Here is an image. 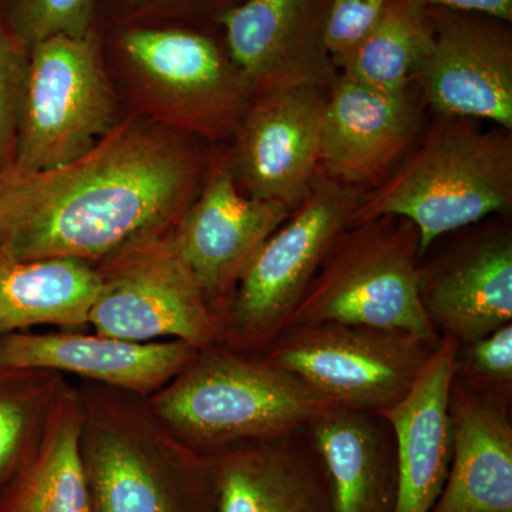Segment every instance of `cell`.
<instances>
[{
  "label": "cell",
  "mask_w": 512,
  "mask_h": 512,
  "mask_svg": "<svg viewBox=\"0 0 512 512\" xmlns=\"http://www.w3.org/2000/svg\"><path fill=\"white\" fill-rule=\"evenodd\" d=\"M201 174V154L183 137L127 121L64 167L0 173V251L99 264L171 231Z\"/></svg>",
  "instance_id": "1"
},
{
  "label": "cell",
  "mask_w": 512,
  "mask_h": 512,
  "mask_svg": "<svg viewBox=\"0 0 512 512\" xmlns=\"http://www.w3.org/2000/svg\"><path fill=\"white\" fill-rule=\"evenodd\" d=\"M76 387L90 512H215L211 457L181 443L147 397L83 380Z\"/></svg>",
  "instance_id": "2"
},
{
  "label": "cell",
  "mask_w": 512,
  "mask_h": 512,
  "mask_svg": "<svg viewBox=\"0 0 512 512\" xmlns=\"http://www.w3.org/2000/svg\"><path fill=\"white\" fill-rule=\"evenodd\" d=\"M181 443L212 456L308 427L333 406L262 352L217 343L148 399Z\"/></svg>",
  "instance_id": "3"
},
{
  "label": "cell",
  "mask_w": 512,
  "mask_h": 512,
  "mask_svg": "<svg viewBox=\"0 0 512 512\" xmlns=\"http://www.w3.org/2000/svg\"><path fill=\"white\" fill-rule=\"evenodd\" d=\"M512 207V131L434 113L417 146L365 192L355 224L396 215L416 225L420 258L437 239Z\"/></svg>",
  "instance_id": "4"
},
{
  "label": "cell",
  "mask_w": 512,
  "mask_h": 512,
  "mask_svg": "<svg viewBox=\"0 0 512 512\" xmlns=\"http://www.w3.org/2000/svg\"><path fill=\"white\" fill-rule=\"evenodd\" d=\"M420 259L419 231L407 218L383 215L350 225L330 248L288 326H370L439 348L440 335L420 301Z\"/></svg>",
  "instance_id": "5"
},
{
  "label": "cell",
  "mask_w": 512,
  "mask_h": 512,
  "mask_svg": "<svg viewBox=\"0 0 512 512\" xmlns=\"http://www.w3.org/2000/svg\"><path fill=\"white\" fill-rule=\"evenodd\" d=\"M365 191L316 174L308 197L256 252L232 295L222 342L262 349L291 322L336 239L355 224Z\"/></svg>",
  "instance_id": "6"
},
{
  "label": "cell",
  "mask_w": 512,
  "mask_h": 512,
  "mask_svg": "<svg viewBox=\"0 0 512 512\" xmlns=\"http://www.w3.org/2000/svg\"><path fill=\"white\" fill-rule=\"evenodd\" d=\"M103 36H53L29 50L12 168L45 173L79 160L113 130Z\"/></svg>",
  "instance_id": "7"
},
{
  "label": "cell",
  "mask_w": 512,
  "mask_h": 512,
  "mask_svg": "<svg viewBox=\"0 0 512 512\" xmlns=\"http://www.w3.org/2000/svg\"><path fill=\"white\" fill-rule=\"evenodd\" d=\"M436 349L396 330L315 322L288 326L261 352L333 406L383 413L409 394Z\"/></svg>",
  "instance_id": "8"
},
{
  "label": "cell",
  "mask_w": 512,
  "mask_h": 512,
  "mask_svg": "<svg viewBox=\"0 0 512 512\" xmlns=\"http://www.w3.org/2000/svg\"><path fill=\"white\" fill-rule=\"evenodd\" d=\"M96 266L103 284L89 326L99 335L183 340L198 350L224 340L222 320L175 247L173 229L134 242Z\"/></svg>",
  "instance_id": "9"
},
{
  "label": "cell",
  "mask_w": 512,
  "mask_h": 512,
  "mask_svg": "<svg viewBox=\"0 0 512 512\" xmlns=\"http://www.w3.org/2000/svg\"><path fill=\"white\" fill-rule=\"evenodd\" d=\"M110 42L184 127L210 140L234 138L254 96L229 59L220 29L114 26Z\"/></svg>",
  "instance_id": "10"
},
{
  "label": "cell",
  "mask_w": 512,
  "mask_h": 512,
  "mask_svg": "<svg viewBox=\"0 0 512 512\" xmlns=\"http://www.w3.org/2000/svg\"><path fill=\"white\" fill-rule=\"evenodd\" d=\"M434 42L414 84L427 107L512 131L511 22L429 6Z\"/></svg>",
  "instance_id": "11"
},
{
  "label": "cell",
  "mask_w": 512,
  "mask_h": 512,
  "mask_svg": "<svg viewBox=\"0 0 512 512\" xmlns=\"http://www.w3.org/2000/svg\"><path fill=\"white\" fill-rule=\"evenodd\" d=\"M333 0H244L220 20L229 59L252 96L289 89L329 92L338 70L326 49Z\"/></svg>",
  "instance_id": "12"
},
{
  "label": "cell",
  "mask_w": 512,
  "mask_h": 512,
  "mask_svg": "<svg viewBox=\"0 0 512 512\" xmlns=\"http://www.w3.org/2000/svg\"><path fill=\"white\" fill-rule=\"evenodd\" d=\"M328 93L289 89L252 97L228 154L241 192L291 211L302 204L319 171Z\"/></svg>",
  "instance_id": "13"
},
{
  "label": "cell",
  "mask_w": 512,
  "mask_h": 512,
  "mask_svg": "<svg viewBox=\"0 0 512 512\" xmlns=\"http://www.w3.org/2000/svg\"><path fill=\"white\" fill-rule=\"evenodd\" d=\"M292 211L239 190L228 154L210 168L200 194L173 228L175 247L224 320L248 265Z\"/></svg>",
  "instance_id": "14"
},
{
  "label": "cell",
  "mask_w": 512,
  "mask_h": 512,
  "mask_svg": "<svg viewBox=\"0 0 512 512\" xmlns=\"http://www.w3.org/2000/svg\"><path fill=\"white\" fill-rule=\"evenodd\" d=\"M426 107L416 84L383 93L338 74L323 113L320 173L365 192L379 187L419 143Z\"/></svg>",
  "instance_id": "15"
},
{
  "label": "cell",
  "mask_w": 512,
  "mask_h": 512,
  "mask_svg": "<svg viewBox=\"0 0 512 512\" xmlns=\"http://www.w3.org/2000/svg\"><path fill=\"white\" fill-rule=\"evenodd\" d=\"M183 340L133 342L84 330L19 332L0 339V365L52 370L150 399L191 365Z\"/></svg>",
  "instance_id": "16"
},
{
  "label": "cell",
  "mask_w": 512,
  "mask_h": 512,
  "mask_svg": "<svg viewBox=\"0 0 512 512\" xmlns=\"http://www.w3.org/2000/svg\"><path fill=\"white\" fill-rule=\"evenodd\" d=\"M420 301L441 339L457 345L512 322V234L488 229L430 266L420 265Z\"/></svg>",
  "instance_id": "17"
},
{
  "label": "cell",
  "mask_w": 512,
  "mask_h": 512,
  "mask_svg": "<svg viewBox=\"0 0 512 512\" xmlns=\"http://www.w3.org/2000/svg\"><path fill=\"white\" fill-rule=\"evenodd\" d=\"M210 457L215 512H332L328 477L306 427Z\"/></svg>",
  "instance_id": "18"
},
{
  "label": "cell",
  "mask_w": 512,
  "mask_h": 512,
  "mask_svg": "<svg viewBox=\"0 0 512 512\" xmlns=\"http://www.w3.org/2000/svg\"><path fill=\"white\" fill-rule=\"evenodd\" d=\"M453 450L446 485L430 512H512L510 406L451 379Z\"/></svg>",
  "instance_id": "19"
},
{
  "label": "cell",
  "mask_w": 512,
  "mask_h": 512,
  "mask_svg": "<svg viewBox=\"0 0 512 512\" xmlns=\"http://www.w3.org/2000/svg\"><path fill=\"white\" fill-rule=\"evenodd\" d=\"M456 348L453 340L441 339L413 389L382 413L396 437L394 512H430L446 485L453 450L448 393Z\"/></svg>",
  "instance_id": "20"
},
{
  "label": "cell",
  "mask_w": 512,
  "mask_h": 512,
  "mask_svg": "<svg viewBox=\"0 0 512 512\" xmlns=\"http://www.w3.org/2000/svg\"><path fill=\"white\" fill-rule=\"evenodd\" d=\"M306 434L325 468L332 512L396 510V437L382 413L330 407Z\"/></svg>",
  "instance_id": "21"
},
{
  "label": "cell",
  "mask_w": 512,
  "mask_h": 512,
  "mask_svg": "<svg viewBox=\"0 0 512 512\" xmlns=\"http://www.w3.org/2000/svg\"><path fill=\"white\" fill-rule=\"evenodd\" d=\"M101 284L100 271L90 262L15 259L0 251V339L36 326L86 329Z\"/></svg>",
  "instance_id": "22"
},
{
  "label": "cell",
  "mask_w": 512,
  "mask_h": 512,
  "mask_svg": "<svg viewBox=\"0 0 512 512\" xmlns=\"http://www.w3.org/2000/svg\"><path fill=\"white\" fill-rule=\"evenodd\" d=\"M80 429L79 392L67 382L35 451L0 494V512H90Z\"/></svg>",
  "instance_id": "23"
},
{
  "label": "cell",
  "mask_w": 512,
  "mask_h": 512,
  "mask_svg": "<svg viewBox=\"0 0 512 512\" xmlns=\"http://www.w3.org/2000/svg\"><path fill=\"white\" fill-rule=\"evenodd\" d=\"M433 42L429 6L419 0H387L375 29L339 64V76L377 92H403L413 86Z\"/></svg>",
  "instance_id": "24"
},
{
  "label": "cell",
  "mask_w": 512,
  "mask_h": 512,
  "mask_svg": "<svg viewBox=\"0 0 512 512\" xmlns=\"http://www.w3.org/2000/svg\"><path fill=\"white\" fill-rule=\"evenodd\" d=\"M67 382L52 370L0 365V494L35 451Z\"/></svg>",
  "instance_id": "25"
},
{
  "label": "cell",
  "mask_w": 512,
  "mask_h": 512,
  "mask_svg": "<svg viewBox=\"0 0 512 512\" xmlns=\"http://www.w3.org/2000/svg\"><path fill=\"white\" fill-rule=\"evenodd\" d=\"M110 6L114 12V0H0V19L30 50L53 36H103Z\"/></svg>",
  "instance_id": "26"
},
{
  "label": "cell",
  "mask_w": 512,
  "mask_h": 512,
  "mask_svg": "<svg viewBox=\"0 0 512 512\" xmlns=\"http://www.w3.org/2000/svg\"><path fill=\"white\" fill-rule=\"evenodd\" d=\"M453 377L474 392L511 406L512 322L483 338L457 345Z\"/></svg>",
  "instance_id": "27"
},
{
  "label": "cell",
  "mask_w": 512,
  "mask_h": 512,
  "mask_svg": "<svg viewBox=\"0 0 512 512\" xmlns=\"http://www.w3.org/2000/svg\"><path fill=\"white\" fill-rule=\"evenodd\" d=\"M244 0H114L116 26H185L220 29L228 10Z\"/></svg>",
  "instance_id": "28"
},
{
  "label": "cell",
  "mask_w": 512,
  "mask_h": 512,
  "mask_svg": "<svg viewBox=\"0 0 512 512\" xmlns=\"http://www.w3.org/2000/svg\"><path fill=\"white\" fill-rule=\"evenodd\" d=\"M29 50L0 19V173L15 161Z\"/></svg>",
  "instance_id": "29"
},
{
  "label": "cell",
  "mask_w": 512,
  "mask_h": 512,
  "mask_svg": "<svg viewBox=\"0 0 512 512\" xmlns=\"http://www.w3.org/2000/svg\"><path fill=\"white\" fill-rule=\"evenodd\" d=\"M386 3L387 0H333L325 43L336 70L375 29Z\"/></svg>",
  "instance_id": "30"
},
{
  "label": "cell",
  "mask_w": 512,
  "mask_h": 512,
  "mask_svg": "<svg viewBox=\"0 0 512 512\" xmlns=\"http://www.w3.org/2000/svg\"><path fill=\"white\" fill-rule=\"evenodd\" d=\"M427 6L481 13L512 22V0H419Z\"/></svg>",
  "instance_id": "31"
}]
</instances>
